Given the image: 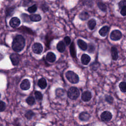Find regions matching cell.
<instances>
[{
	"mask_svg": "<svg viewBox=\"0 0 126 126\" xmlns=\"http://www.w3.org/2000/svg\"><path fill=\"white\" fill-rule=\"evenodd\" d=\"M94 51V46L93 44L90 43L89 44V47H88V52L89 53H93Z\"/></svg>",
	"mask_w": 126,
	"mask_h": 126,
	"instance_id": "32",
	"label": "cell"
},
{
	"mask_svg": "<svg viewBox=\"0 0 126 126\" xmlns=\"http://www.w3.org/2000/svg\"><path fill=\"white\" fill-rule=\"evenodd\" d=\"M10 59L13 65H17L19 63V57L17 54L15 53H13L10 56Z\"/></svg>",
	"mask_w": 126,
	"mask_h": 126,
	"instance_id": "11",
	"label": "cell"
},
{
	"mask_svg": "<svg viewBox=\"0 0 126 126\" xmlns=\"http://www.w3.org/2000/svg\"><path fill=\"white\" fill-rule=\"evenodd\" d=\"M97 5H98V7H99L102 11H106L107 8H106V5H105L104 3H103L101 2H98V3H97Z\"/></svg>",
	"mask_w": 126,
	"mask_h": 126,
	"instance_id": "29",
	"label": "cell"
},
{
	"mask_svg": "<svg viewBox=\"0 0 126 126\" xmlns=\"http://www.w3.org/2000/svg\"><path fill=\"white\" fill-rule=\"evenodd\" d=\"M36 10H37V6L35 4L32 5V6L29 7L28 9V11L30 13H34L36 11Z\"/></svg>",
	"mask_w": 126,
	"mask_h": 126,
	"instance_id": "30",
	"label": "cell"
},
{
	"mask_svg": "<svg viewBox=\"0 0 126 126\" xmlns=\"http://www.w3.org/2000/svg\"><path fill=\"white\" fill-rule=\"evenodd\" d=\"M9 24L12 28L18 27L20 24V20L17 17H13L10 20Z\"/></svg>",
	"mask_w": 126,
	"mask_h": 126,
	"instance_id": "9",
	"label": "cell"
},
{
	"mask_svg": "<svg viewBox=\"0 0 126 126\" xmlns=\"http://www.w3.org/2000/svg\"><path fill=\"white\" fill-rule=\"evenodd\" d=\"M121 15H122L124 16H126V6L122 8V9L121 10Z\"/></svg>",
	"mask_w": 126,
	"mask_h": 126,
	"instance_id": "36",
	"label": "cell"
},
{
	"mask_svg": "<svg viewBox=\"0 0 126 126\" xmlns=\"http://www.w3.org/2000/svg\"><path fill=\"white\" fill-rule=\"evenodd\" d=\"M30 19L32 21L38 22L41 20V17L39 14H32L30 16Z\"/></svg>",
	"mask_w": 126,
	"mask_h": 126,
	"instance_id": "19",
	"label": "cell"
},
{
	"mask_svg": "<svg viewBox=\"0 0 126 126\" xmlns=\"http://www.w3.org/2000/svg\"><path fill=\"white\" fill-rule=\"evenodd\" d=\"M25 45V40L24 37L21 35H17L14 37L12 43V47L13 50L19 52L24 49Z\"/></svg>",
	"mask_w": 126,
	"mask_h": 126,
	"instance_id": "1",
	"label": "cell"
},
{
	"mask_svg": "<svg viewBox=\"0 0 126 126\" xmlns=\"http://www.w3.org/2000/svg\"><path fill=\"white\" fill-rule=\"evenodd\" d=\"M55 55L51 52H48L46 55V60L50 63H53L56 61Z\"/></svg>",
	"mask_w": 126,
	"mask_h": 126,
	"instance_id": "14",
	"label": "cell"
},
{
	"mask_svg": "<svg viewBox=\"0 0 126 126\" xmlns=\"http://www.w3.org/2000/svg\"><path fill=\"white\" fill-rule=\"evenodd\" d=\"M77 44L79 47L81 49H82L83 51H85L88 48V46L87 43L83 40L81 39H79L77 40Z\"/></svg>",
	"mask_w": 126,
	"mask_h": 126,
	"instance_id": "13",
	"label": "cell"
},
{
	"mask_svg": "<svg viewBox=\"0 0 126 126\" xmlns=\"http://www.w3.org/2000/svg\"><path fill=\"white\" fill-rule=\"evenodd\" d=\"M101 119L103 122H108L112 117V114L109 111H104L100 115Z\"/></svg>",
	"mask_w": 126,
	"mask_h": 126,
	"instance_id": "6",
	"label": "cell"
},
{
	"mask_svg": "<svg viewBox=\"0 0 126 126\" xmlns=\"http://www.w3.org/2000/svg\"><path fill=\"white\" fill-rule=\"evenodd\" d=\"M122 37V32L118 30H113L110 33V38L111 40L117 41L120 40Z\"/></svg>",
	"mask_w": 126,
	"mask_h": 126,
	"instance_id": "4",
	"label": "cell"
},
{
	"mask_svg": "<svg viewBox=\"0 0 126 126\" xmlns=\"http://www.w3.org/2000/svg\"><path fill=\"white\" fill-rule=\"evenodd\" d=\"M81 98L83 101L85 102H88L90 101L92 98V94L88 91L84 92L82 94Z\"/></svg>",
	"mask_w": 126,
	"mask_h": 126,
	"instance_id": "8",
	"label": "cell"
},
{
	"mask_svg": "<svg viewBox=\"0 0 126 126\" xmlns=\"http://www.w3.org/2000/svg\"><path fill=\"white\" fill-rule=\"evenodd\" d=\"M111 55L112 59L114 61H116L118 58V50L115 47H112L111 49Z\"/></svg>",
	"mask_w": 126,
	"mask_h": 126,
	"instance_id": "17",
	"label": "cell"
},
{
	"mask_svg": "<svg viewBox=\"0 0 126 126\" xmlns=\"http://www.w3.org/2000/svg\"><path fill=\"white\" fill-rule=\"evenodd\" d=\"M109 28L108 26H104L99 30V33L101 36L104 37L107 34V33L109 31Z\"/></svg>",
	"mask_w": 126,
	"mask_h": 126,
	"instance_id": "15",
	"label": "cell"
},
{
	"mask_svg": "<svg viewBox=\"0 0 126 126\" xmlns=\"http://www.w3.org/2000/svg\"><path fill=\"white\" fill-rule=\"evenodd\" d=\"M119 88L121 91L123 92H126V83L125 82H122L119 84Z\"/></svg>",
	"mask_w": 126,
	"mask_h": 126,
	"instance_id": "27",
	"label": "cell"
},
{
	"mask_svg": "<svg viewBox=\"0 0 126 126\" xmlns=\"http://www.w3.org/2000/svg\"></svg>",
	"mask_w": 126,
	"mask_h": 126,
	"instance_id": "38",
	"label": "cell"
},
{
	"mask_svg": "<svg viewBox=\"0 0 126 126\" xmlns=\"http://www.w3.org/2000/svg\"><path fill=\"white\" fill-rule=\"evenodd\" d=\"M64 90L58 88L56 90V95L58 97H62L64 94Z\"/></svg>",
	"mask_w": 126,
	"mask_h": 126,
	"instance_id": "22",
	"label": "cell"
},
{
	"mask_svg": "<svg viewBox=\"0 0 126 126\" xmlns=\"http://www.w3.org/2000/svg\"><path fill=\"white\" fill-rule=\"evenodd\" d=\"M99 63L97 62H94L92 63L91 64H90V68L91 70H94V71H95L99 67Z\"/></svg>",
	"mask_w": 126,
	"mask_h": 126,
	"instance_id": "21",
	"label": "cell"
},
{
	"mask_svg": "<svg viewBox=\"0 0 126 126\" xmlns=\"http://www.w3.org/2000/svg\"><path fill=\"white\" fill-rule=\"evenodd\" d=\"M65 77L66 79L72 84H76L79 81V77L78 75L72 71L69 70L65 73Z\"/></svg>",
	"mask_w": 126,
	"mask_h": 126,
	"instance_id": "2",
	"label": "cell"
},
{
	"mask_svg": "<svg viewBox=\"0 0 126 126\" xmlns=\"http://www.w3.org/2000/svg\"><path fill=\"white\" fill-rule=\"evenodd\" d=\"M75 46L74 45V43L72 42L70 47V54L72 57L76 58V51Z\"/></svg>",
	"mask_w": 126,
	"mask_h": 126,
	"instance_id": "24",
	"label": "cell"
},
{
	"mask_svg": "<svg viewBox=\"0 0 126 126\" xmlns=\"http://www.w3.org/2000/svg\"><path fill=\"white\" fill-rule=\"evenodd\" d=\"M34 95H35V99H37V100H41L42 99L43 96L42 94L40 92L36 91L34 93Z\"/></svg>",
	"mask_w": 126,
	"mask_h": 126,
	"instance_id": "28",
	"label": "cell"
},
{
	"mask_svg": "<svg viewBox=\"0 0 126 126\" xmlns=\"http://www.w3.org/2000/svg\"><path fill=\"white\" fill-rule=\"evenodd\" d=\"M64 42H65L66 45H69V44L70 43V42H71V39H70V38L69 36H65V37L64 38Z\"/></svg>",
	"mask_w": 126,
	"mask_h": 126,
	"instance_id": "33",
	"label": "cell"
},
{
	"mask_svg": "<svg viewBox=\"0 0 126 126\" xmlns=\"http://www.w3.org/2000/svg\"><path fill=\"white\" fill-rule=\"evenodd\" d=\"M38 86L41 89H44L47 86V82L44 78H40L38 81Z\"/></svg>",
	"mask_w": 126,
	"mask_h": 126,
	"instance_id": "16",
	"label": "cell"
},
{
	"mask_svg": "<svg viewBox=\"0 0 126 126\" xmlns=\"http://www.w3.org/2000/svg\"><path fill=\"white\" fill-rule=\"evenodd\" d=\"M91 61L90 57L86 54H84L82 55L81 58V61L83 64L87 65Z\"/></svg>",
	"mask_w": 126,
	"mask_h": 126,
	"instance_id": "12",
	"label": "cell"
},
{
	"mask_svg": "<svg viewBox=\"0 0 126 126\" xmlns=\"http://www.w3.org/2000/svg\"><path fill=\"white\" fill-rule=\"evenodd\" d=\"M5 108V104L2 101H0V110L3 111Z\"/></svg>",
	"mask_w": 126,
	"mask_h": 126,
	"instance_id": "35",
	"label": "cell"
},
{
	"mask_svg": "<svg viewBox=\"0 0 126 126\" xmlns=\"http://www.w3.org/2000/svg\"><path fill=\"white\" fill-rule=\"evenodd\" d=\"M26 102L30 105H32L35 103V99L32 96H30L26 99Z\"/></svg>",
	"mask_w": 126,
	"mask_h": 126,
	"instance_id": "25",
	"label": "cell"
},
{
	"mask_svg": "<svg viewBox=\"0 0 126 126\" xmlns=\"http://www.w3.org/2000/svg\"><path fill=\"white\" fill-rule=\"evenodd\" d=\"M30 87H31L30 82L27 79H25L23 80L20 84V88L23 90H28L30 88Z\"/></svg>",
	"mask_w": 126,
	"mask_h": 126,
	"instance_id": "7",
	"label": "cell"
},
{
	"mask_svg": "<svg viewBox=\"0 0 126 126\" xmlns=\"http://www.w3.org/2000/svg\"><path fill=\"white\" fill-rule=\"evenodd\" d=\"M57 49L58 50V51H59L61 53L64 52L65 49L64 43L62 41H59L57 45Z\"/></svg>",
	"mask_w": 126,
	"mask_h": 126,
	"instance_id": "18",
	"label": "cell"
},
{
	"mask_svg": "<svg viewBox=\"0 0 126 126\" xmlns=\"http://www.w3.org/2000/svg\"><path fill=\"white\" fill-rule=\"evenodd\" d=\"M95 25H96V21L94 19H92L90 20L88 22V26L91 30H92L94 28Z\"/></svg>",
	"mask_w": 126,
	"mask_h": 126,
	"instance_id": "20",
	"label": "cell"
},
{
	"mask_svg": "<svg viewBox=\"0 0 126 126\" xmlns=\"http://www.w3.org/2000/svg\"><path fill=\"white\" fill-rule=\"evenodd\" d=\"M90 115L87 112H81L79 116V118L80 120L84 122L88 121L90 118Z\"/></svg>",
	"mask_w": 126,
	"mask_h": 126,
	"instance_id": "10",
	"label": "cell"
},
{
	"mask_svg": "<svg viewBox=\"0 0 126 126\" xmlns=\"http://www.w3.org/2000/svg\"><path fill=\"white\" fill-rule=\"evenodd\" d=\"M105 100L109 104H112L113 102V98L110 95H106L105 98Z\"/></svg>",
	"mask_w": 126,
	"mask_h": 126,
	"instance_id": "31",
	"label": "cell"
},
{
	"mask_svg": "<svg viewBox=\"0 0 126 126\" xmlns=\"http://www.w3.org/2000/svg\"><path fill=\"white\" fill-rule=\"evenodd\" d=\"M79 94L80 92L79 90L75 87L70 88L67 91V96L72 100L76 99L79 97Z\"/></svg>",
	"mask_w": 126,
	"mask_h": 126,
	"instance_id": "3",
	"label": "cell"
},
{
	"mask_svg": "<svg viewBox=\"0 0 126 126\" xmlns=\"http://www.w3.org/2000/svg\"><path fill=\"white\" fill-rule=\"evenodd\" d=\"M79 17L81 20H86L89 17V15L86 12H83L80 14Z\"/></svg>",
	"mask_w": 126,
	"mask_h": 126,
	"instance_id": "23",
	"label": "cell"
},
{
	"mask_svg": "<svg viewBox=\"0 0 126 126\" xmlns=\"http://www.w3.org/2000/svg\"><path fill=\"white\" fill-rule=\"evenodd\" d=\"M32 50L34 53L39 54L43 51V46L41 43L36 42L33 44L32 46Z\"/></svg>",
	"mask_w": 126,
	"mask_h": 126,
	"instance_id": "5",
	"label": "cell"
},
{
	"mask_svg": "<svg viewBox=\"0 0 126 126\" xmlns=\"http://www.w3.org/2000/svg\"><path fill=\"white\" fill-rule=\"evenodd\" d=\"M2 55L1 54H0V60H1V59H2Z\"/></svg>",
	"mask_w": 126,
	"mask_h": 126,
	"instance_id": "37",
	"label": "cell"
},
{
	"mask_svg": "<svg viewBox=\"0 0 126 126\" xmlns=\"http://www.w3.org/2000/svg\"><path fill=\"white\" fill-rule=\"evenodd\" d=\"M25 116L27 119L30 120L34 116V113L32 110H29L26 113Z\"/></svg>",
	"mask_w": 126,
	"mask_h": 126,
	"instance_id": "26",
	"label": "cell"
},
{
	"mask_svg": "<svg viewBox=\"0 0 126 126\" xmlns=\"http://www.w3.org/2000/svg\"><path fill=\"white\" fill-rule=\"evenodd\" d=\"M119 7L121 8H123V7H124V6H126V0H121L119 3Z\"/></svg>",
	"mask_w": 126,
	"mask_h": 126,
	"instance_id": "34",
	"label": "cell"
}]
</instances>
